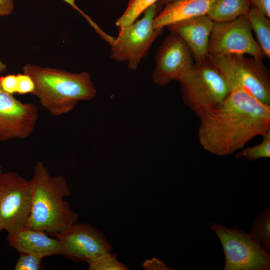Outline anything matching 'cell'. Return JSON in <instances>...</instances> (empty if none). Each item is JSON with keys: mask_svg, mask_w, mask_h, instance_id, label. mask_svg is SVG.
<instances>
[{"mask_svg": "<svg viewBox=\"0 0 270 270\" xmlns=\"http://www.w3.org/2000/svg\"><path fill=\"white\" fill-rule=\"evenodd\" d=\"M2 172H3L2 168V166L0 164V175Z\"/></svg>", "mask_w": 270, "mask_h": 270, "instance_id": "31", "label": "cell"}, {"mask_svg": "<svg viewBox=\"0 0 270 270\" xmlns=\"http://www.w3.org/2000/svg\"><path fill=\"white\" fill-rule=\"evenodd\" d=\"M0 84L4 91L10 94L17 93V74H10L0 78Z\"/></svg>", "mask_w": 270, "mask_h": 270, "instance_id": "24", "label": "cell"}, {"mask_svg": "<svg viewBox=\"0 0 270 270\" xmlns=\"http://www.w3.org/2000/svg\"><path fill=\"white\" fill-rule=\"evenodd\" d=\"M56 238L62 244V256L75 262H88L112 250L104 234L86 224L76 222Z\"/></svg>", "mask_w": 270, "mask_h": 270, "instance_id": "12", "label": "cell"}, {"mask_svg": "<svg viewBox=\"0 0 270 270\" xmlns=\"http://www.w3.org/2000/svg\"><path fill=\"white\" fill-rule=\"evenodd\" d=\"M158 0H130L128 6L122 15L116 22V26L120 28L134 23L137 18Z\"/></svg>", "mask_w": 270, "mask_h": 270, "instance_id": "19", "label": "cell"}, {"mask_svg": "<svg viewBox=\"0 0 270 270\" xmlns=\"http://www.w3.org/2000/svg\"><path fill=\"white\" fill-rule=\"evenodd\" d=\"M194 58L189 48L178 36L170 33L158 50L154 82L164 86L179 81L193 68Z\"/></svg>", "mask_w": 270, "mask_h": 270, "instance_id": "10", "label": "cell"}, {"mask_svg": "<svg viewBox=\"0 0 270 270\" xmlns=\"http://www.w3.org/2000/svg\"><path fill=\"white\" fill-rule=\"evenodd\" d=\"M246 15L234 20L215 23L208 44L210 55L248 54L262 60L265 56L254 38Z\"/></svg>", "mask_w": 270, "mask_h": 270, "instance_id": "9", "label": "cell"}, {"mask_svg": "<svg viewBox=\"0 0 270 270\" xmlns=\"http://www.w3.org/2000/svg\"><path fill=\"white\" fill-rule=\"evenodd\" d=\"M7 70V66L6 64H4L2 61H0V74L2 73Z\"/></svg>", "mask_w": 270, "mask_h": 270, "instance_id": "30", "label": "cell"}, {"mask_svg": "<svg viewBox=\"0 0 270 270\" xmlns=\"http://www.w3.org/2000/svg\"><path fill=\"white\" fill-rule=\"evenodd\" d=\"M174 0H158L156 2V4L159 8L160 7L164 6L168 4H169Z\"/></svg>", "mask_w": 270, "mask_h": 270, "instance_id": "29", "label": "cell"}, {"mask_svg": "<svg viewBox=\"0 0 270 270\" xmlns=\"http://www.w3.org/2000/svg\"><path fill=\"white\" fill-rule=\"evenodd\" d=\"M159 8L156 3L144 12L141 20L120 29L118 36L111 44L110 57L118 62H128L130 70H136L148 53L152 44L164 28H156L154 24Z\"/></svg>", "mask_w": 270, "mask_h": 270, "instance_id": "6", "label": "cell"}, {"mask_svg": "<svg viewBox=\"0 0 270 270\" xmlns=\"http://www.w3.org/2000/svg\"><path fill=\"white\" fill-rule=\"evenodd\" d=\"M208 56L224 76L230 90H242L270 104V74L262 60L243 54Z\"/></svg>", "mask_w": 270, "mask_h": 270, "instance_id": "5", "label": "cell"}, {"mask_svg": "<svg viewBox=\"0 0 270 270\" xmlns=\"http://www.w3.org/2000/svg\"><path fill=\"white\" fill-rule=\"evenodd\" d=\"M38 120L36 105L20 102L4 91L0 84V142L28 138Z\"/></svg>", "mask_w": 270, "mask_h": 270, "instance_id": "11", "label": "cell"}, {"mask_svg": "<svg viewBox=\"0 0 270 270\" xmlns=\"http://www.w3.org/2000/svg\"><path fill=\"white\" fill-rule=\"evenodd\" d=\"M32 180V203L25 228L56 237L78 222V214L64 199L70 195V191L64 176H52L44 164L38 161Z\"/></svg>", "mask_w": 270, "mask_h": 270, "instance_id": "2", "label": "cell"}, {"mask_svg": "<svg viewBox=\"0 0 270 270\" xmlns=\"http://www.w3.org/2000/svg\"><path fill=\"white\" fill-rule=\"evenodd\" d=\"M14 8L13 0H0V17L10 14Z\"/></svg>", "mask_w": 270, "mask_h": 270, "instance_id": "27", "label": "cell"}, {"mask_svg": "<svg viewBox=\"0 0 270 270\" xmlns=\"http://www.w3.org/2000/svg\"><path fill=\"white\" fill-rule=\"evenodd\" d=\"M262 142L254 146L243 148L235 154L238 159L244 158L248 161L270 158V130L262 136Z\"/></svg>", "mask_w": 270, "mask_h": 270, "instance_id": "20", "label": "cell"}, {"mask_svg": "<svg viewBox=\"0 0 270 270\" xmlns=\"http://www.w3.org/2000/svg\"><path fill=\"white\" fill-rule=\"evenodd\" d=\"M215 22L207 15L167 26L170 33L180 37L192 52L195 62L206 60L210 36Z\"/></svg>", "mask_w": 270, "mask_h": 270, "instance_id": "13", "label": "cell"}, {"mask_svg": "<svg viewBox=\"0 0 270 270\" xmlns=\"http://www.w3.org/2000/svg\"><path fill=\"white\" fill-rule=\"evenodd\" d=\"M117 254L108 252L99 258L88 262L90 270H128V266L120 262Z\"/></svg>", "mask_w": 270, "mask_h": 270, "instance_id": "21", "label": "cell"}, {"mask_svg": "<svg viewBox=\"0 0 270 270\" xmlns=\"http://www.w3.org/2000/svg\"><path fill=\"white\" fill-rule=\"evenodd\" d=\"M143 267L148 270H173L168 267L162 262L156 258L146 260L143 264Z\"/></svg>", "mask_w": 270, "mask_h": 270, "instance_id": "25", "label": "cell"}, {"mask_svg": "<svg viewBox=\"0 0 270 270\" xmlns=\"http://www.w3.org/2000/svg\"><path fill=\"white\" fill-rule=\"evenodd\" d=\"M20 254V258L14 267L15 270H40L42 269L43 258L32 254Z\"/></svg>", "mask_w": 270, "mask_h": 270, "instance_id": "22", "label": "cell"}, {"mask_svg": "<svg viewBox=\"0 0 270 270\" xmlns=\"http://www.w3.org/2000/svg\"><path fill=\"white\" fill-rule=\"evenodd\" d=\"M250 6V0H214L206 15L215 23L228 22L246 15Z\"/></svg>", "mask_w": 270, "mask_h": 270, "instance_id": "16", "label": "cell"}, {"mask_svg": "<svg viewBox=\"0 0 270 270\" xmlns=\"http://www.w3.org/2000/svg\"><path fill=\"white\" fill-rule=\"evenodd\" d=\"M225 256L224 270H269L270 256L251 236L236 226L229 228L212 224Z\"/></svg>", "mask_w": 270, "mask_h": 270, "instance_id": "7", "label": "cell"}, {"mask_svg": "<svg viewBox=\"0 0 270 270\" xmlns=\"http://www.w3.org/2000/svg\"><path fill=\"white\" fill-rule=\"evenodd\" d=\"M214 0H176L164 6L154 19L156 28L206 16Z\"/></svg>", "mask_w": 270, "mask_h": 270, "instance_id": "15", "label": "cell"}, {"mask_svg": "<svg viewBox=\"0 0 270 270\" xmlns=\"http://www.w3.org/2000/svg\"><path fill=\"white\" fill-rule=\"evenodd\" d=\"M18 88L17 93L21 95L32 94L34 90V84L32 78L28 75L23 74H17Z\"/></svg>", "mask_w": 270, "mask_h": 270, "instance_id": "23", "label": "cell"}, {"mask_svg": "<svg viewBox=\"0 0 270 270\" xmlns=\"http://www.w3.org/2000/svg\"><path fill=\"white\" fill-rule=\"evenodd\" d=\"M23 73L34 84L32 95L52 116H59L71 112L80 101L94 98L96 90L87 72L72 73L64 70L26 64Z\"/></svg>", "mask_w": 270, "mask_h": 270, "instance_id": "3", "label": "cell"}, {"mask_svg": "<svg viewBox=\"0 0 270 270\" xmlns=\"http://www.w3.org/2000/svg\"><path fill=\"white\" fill-rule=\"evenodd\" d=\"M34 186L14 172L0 175V232L8 234L25 228L32 203Z\"/></svg>", "mask_w": 270, "mask_h": 270, "instance_id": "8", "label": "cell"}, {"mask_svg": "<svg viewBox=\"0 0 270 270\" xmlns=\"http://www.w3.org/2000/svg\"><path fill=\"white\" fill-rule=\"evenodd\" d=\"M251 29L265 56L270 58V20L264 13L253 7L246 14Z\"/></svg>", "mask_w": 270, "mask_h": 270, "instance_id": "17", "label": "cell"}, {"mask_svg": "<svg viewBox=\"0 0 270 270\" xmlns=\"http://www.w3.org/2000/svg\"><path fill=\"white\" fill-rule=\"evenodd\" d=\"M178 82L184 104L199 118L221 105L230 92L226 78L208 56L196 62Z\"/></svg>", "mask_w": 270, "mask_h": 270, "instance_id": "4", "label": "cell"}, {"mask_svg": "<svg viewBox=\"0 0 270 270\" xmlns=\"http://www.w3.org/2000/svg\"><path fill=\"white\" fill-rule=\"evenodd\" d=\"M66 2L71 6L80 12L85 18L87 17V16L85 14L82 10H80L75 4L74 0H62Z\"/></svg>", "mask_w": 270, "mask_h": 270, "instance_id": "28", "label": "cell"}, {"mask_svg": "<svg viewBox=\"0 0 270 270\" xmlns=\"http://www.w3.org/2000/svg\"><path fill=\"white\" fill-rule=\"evenodd\" d=\"M254 7L264 13L268 18H270V0H250Z\"/></svg>", "mask_w": 270, "mask_h": 270, "instance_id": "26", "label": "cell"}, {"mask_svg": "<svg viewBox=\"0 0 270 270\" xmlns=\"http://www.w3.org/2000/svg\"><path fill=\"white\" fill-rule=\"evenodd\" d=\"M10 246L19 253L32 254L44 258L62 256V246L58 238H52L46 233L23 228L8 234Z\"/></svg>", "mask_w": 270, "mask_h": 270, "instance_id": "14", "label": "cell"}, {"mask_svg": "<svg viewBox=\"0 0 270 270\" xmlns=\"http://www.w3.org/2000/svg\"><path fill=\"white\" fill-rule=\"evenodd\" d=\"M250 234L268 253L270 252V208H266L254 221Z\"/></svg>", "mask_w": 270, "mask_h": 270, "instance_id": "18", "label": "cell"}, {"mask_svg": "<svg viewBox=\"0 0 270 270\" xmlns=\"http://www.w3.org/2000/svg\"><path fill=\"white\" fill-rule=\"evenodd\" d=\"M200 120L202 147L213 155L228 156L270 130V104L242 90L232 89L221 105Z\"/></svg>", "mask_w": 270, "mask_h": 270, "instance_id": "1", "label": "cell"}]
</instances>
